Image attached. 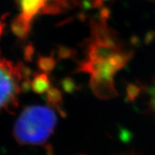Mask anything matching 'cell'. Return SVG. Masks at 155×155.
<instances>
[{
    "label": "cell",
    "instance_id": "cell-5",
    "mask_svg": "<svg viewBox=\"0 0 155 155\" xmlns=\"http://www.w3.org/2000/svg\"><path fill=\"white\" fill-rule=\"evenodd\" d=\"M91 1L95 2H104V1H107V0H91Z\"/></svg>",
    "mask_w": 155,
    "mask_h": 155
},
{
    "label": "cell",
    "instance_id": "cell-4",
    "mask_svg": "<svg viewBox=\"0 0 155 155\" xmlns=\"http://www.w3.org/2000/svg\"><path fill=\"white\" fill-rule=\"evenodd\" d=\"M151 101L155 108V88H153L151 91Z\"/></svg>",
    "mask_w": 155,
    "mask_h": 155
},
{
    "label": "cell",
    "instance_id": "cell-3",
    "mask_svg": "<svg viewBox=\"0 0 155 155\" xmlns=\"http://www.w3.org/2000/svg\"><path fill=\"white\" fill-rule=\"evenodd\" d=\"M59 1L63 0H19L21 10V17L19 19L21 23L18 25L21 29V32L27 29L29 22L34 16L48 10L51 7V2L57 4Z\"/></svg>",
    "mask_w": 155,
    "mask_h": 155
},
{
    "label": "cell",
    "instance_id": "cell-1",
    "mask_svg": "<svg viewBox=\"0 0 155 155\" xmlns=\"http://www.w3.org/2000/svg\"><path fill=\"white\" fill-rule=\"evenodd\" d=\"M58 116L51 106L35 104L26 108L15 122L14 135L21 145H41L53 134Z\"/></svg>",
    "mask_w": 155,
    "mask_h": 155
},
{
    "label": "cell",
    "instance_id": "cell-2",
    "mask_svg": "<svg viewBox=\"0 0 155 155\" xmlns=\"http://www.w3.org/2000/svg\"><path fill=\"white\" fill-rule=\"evenodd\" d=\"M12 63L0 58V110L14 104L21 91V74Z\"/></svg>",
    "mask_w": 155,
    "mask_h": 155
}]
</instances>
